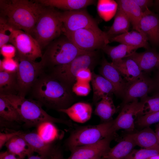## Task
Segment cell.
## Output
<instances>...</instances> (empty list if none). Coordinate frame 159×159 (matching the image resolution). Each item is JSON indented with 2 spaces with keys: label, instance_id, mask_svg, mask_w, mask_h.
<instances>
[{
  "label": "cell",
  "instance_id": "3957f363",
  "mask_svg": "<svg viewBox=\"0 0 159 159\" xmlns=\"http://www.w3.org/2000/svg\"><path fill=\"white\" fill-rule=\"evenodd\" d=\"M17 111L22 122L29 127L37 126L45 121L63 124L71 126L70 122L53 117L42 108L36 100L27 99L18 95H3Z\"/></svg>",
  "mask_w": 159,
  "mask_h": 159
},
{
  "label": "cell",
  "instance_id": "f35d334b",
  "mask_svg": "<svg viewBox=\"0 0 159 159\" xmlns=\"http://www.w3.org/2000/svg\"><path fill=\"white\" fill-rule=\"evenodd\" d=\"M91 90L89 83L76 81L73 85L72 90L76 95L81 96L87 95Z\"/></svg>",
  "mask_w": 159,
  "mask_h": 159
},
{
  "label": "cell",
  "instance_id": "c3c4849f",
  "mask_svg": "<svg viewBox=\"0 0 159 159\" xmlns=\"http://www.w3.org/2000/svg\"><path fill=\"white\" fill-rule=\"evenodd\" d=\"M158 72L156 79L155 81V87H157L158 90H159V69H158Z\"/></svg>",
  "mask_w": 159,
  "mask_h": 159
},
{
  "label": "cell",
  "instance_id": "f5cc1de1",
  "mask_svg": "<svg viewBox=\"0 0 159 159\" xmlns=\"http://www.w3.org/2000/svg\"><path fill=\"white\" fill-rule=\"evenodd\" d=\"M157 9H158V10H159V4L158 6V7L157 8Z\"/></svg>",
  "mask_w": 159,
  "mask_h": 159
},
{
  "label": "cell",
  "instance_id": "8fae6325",
  "mask_svg": "<svg viewBox=\"0 0 159 159\" xmlns=\"http://www.w3.org/2000/svg\"><path fill=\"white\" fill-rule=\"evenodd\" d=\"M60 16L63 25L62 34L84 29L103 32L85 9L61 12Z\"/></svg>",
  "mask_w": 159,
  "mask_h": 159
},
{
  "label": "cell",
  "instance_id": "cb8c5ba5",
  "mask_svg": "<svg viewBox=\"0 0 159 159\" xmlns=\"http://www.w3.org/2000/svg\"><path fill=\"white\" fill-rule=\"evenodd\" d=\"M93 91V101L97 103L104 97L111 96L114 94L111 84L101 75L92 73L91 81Z\"/></svg>",
  "mask_w": 159,
  "mask_h": 159
},
{
  "label": "cell",
  "instance_id": "ab89813d",
  "mask_svg": "<svg viewBox=\"0 0 159 159\" xmlns=\"http://www.w3.org/2000/svg\"><path fill=\"white\" fill-rule=\"evenodd\" d=\"M9 25L5 19L0 17V47L9 42L10 37Z\"/></svg>",
  "mask_w": 159,
  "mask_h": 159
},
{
  "label": "cell",
  "instance_id": "f546056e",
  "mask_svg": "<svg viewBox=\"0 0 159 159\" xmlns=\"http://www.w3.org/2000/svg\"><path fill=\"white\" fill-rule=\"evenodd\" d=\"M0 93L3 95H18L16 72H0Z\"/></svg>",
  "mask_w": 159,
  "mask_h": 159
},
{
  "label": "cell",
  "instance_id": "2e32d148",
  "mask_svg": "<svg viewBox=\"0 0 159 159\" xmlns=\"http://www.w3.org/2000/svg\"><path fill=\"white\" fill-rule=\"evenodd\" d=\"M140 29L152 44L159 45V17L149 8L143 13Z\"/></svg>",
  "mask_w": 159,
  "mask_h": 159
},
{
  "label": "cell",
  "instance_id": "1f68e13d",
  "mask_svg": "<svg viewBox=\"0 0 159 159\" xmlns=\"http://www.w3.org/2000/svg\"><path fill=\"white\" fill-rule=\"evenodd\" d=\"M138 49L137 47L121 44L115 46L107 44L102 49L111 58L112 61H113L125 58Z\"/></svg>",
  "mask_w": 159,
  "mask_h": 159
},
{
  "label": "cell",
  "instance_id": "7c38bea8",
  "mask_svg": "<svg viewBox=\"0 0 159 159\" xmlns=\"http://www.w3.org/2000/svg\"><path fill=\"white\" fill-rule=\"evenodd\" d=\"M120 113L113 120L112 127V132L116 133L121 129L133 131L135 128V121L139 115H142L143 105L138 99L124 105Z\"/></svg>",
  "mask_w": 159,
  "mask_h": 159
},
{
  "label": "cell",
  "instance_id": "4316f807",
  "mask_svg": "<svg viewBox=\"0 0 159 159\" xmlns=\"http://www.w3.org/2000/svg\"><path fill=\"white\" fill-rule=\"evenodd\" d=\"M117 111L112 97L107 96L103 97L96 103L94 113L102 122H105L112 120V116Z\"/></svg>",
  "mask_w": 159,
  "mask_h": 159
},
{
  "label": "cell",
  "instance_id": "f1b7e54d",
  "mask_svg": "<svg viewBox=\"0 0 159 159\" xmlns=\"http://www.w3.org/2000/svg\"><path fill=\"white\" fill-rule=\"evenodd\" d=\"M130 21L126 14L118 8L113 24L106 33L110 38L129 32Z\"/></svg>",
  "mask_w": 159,
  "mask_h": 159
},
{
  "label": "cell",
  "instance_id": "4dcf8cb0",
  "mask_svg": "<svg viewBox=\"0 0 159 159\" xmlns=\"http://www.w3.org/2000/svg\"><path fill=\"white\" fill-rule=\"evenodd\" d=\"M37 133L45 143L49 144L58 139L59 132L53 123L45 121L37 126Z\"/></svg>",
  "mask_w": 159,
  "mask_h": 159
},
{
  "label": "cell",
  "instance_id": "db71d44e",
  "mask_svg": "<svg viewBox=\"0 0 159 159\" xmlns=\"http://www.w3.org/2000/svg\"><path fill=\"white\" fill-rule=\"evenodd\" d=\"M158 69H159V67H158Z\"/></svg>",
  "mask_w": 159,
  "mask_h": 159
},
{
  "label": "cell",
  "instance_id": "ac0fdd59",
  "mask_svg": "<svg viewBox=\"0 0 159 159\" xmlns=\"http://www.w3.org/2000/svg\"><path fill=\"white\" fill-rule=\"evenodd\" d=\"M126 57L133 60L143 72L149 73L159 67V53L153 50L140 53L135 51Z\"/></svg>",
  "mask_w": 159,
  "mask_h": 159
},
{
  "label": "cell",
  "instance_id": "d4e9b609",
  "mask_svg": "<svg viewBox=\"0 0 159 159\" xmlns=\"http://www.w3.org/2000/svg\"><path fill=\"white\" fill-rule=\"evenodd\" d=\"M136 145L128 134L112 148L102 158V159H125Z\"/></svg>",
  "mask_w": 159,
  "mask_h": 159
},
{
  "label": "cell",
  "instance_id": "ba28073f",
  "mask_svg": "<svg viewBox=\"0 0 159 159\" xmlns=\"http://www.w3.org/2000/svg\"><path fill=\"white\" fill-rule=\"evenodd\" d=\"M19 67L16 72L18 95L25 97L42 72L44 68L40 61H32L16 54Z\"/></svg>",
  "mask_w": 159,
  "mask_h": 159
},
{
  "label": "cell",
  "instance_id": "8992f818",
  "mask_svg": "<svg viewBox=\"0 0 159 159\" xmlns=\"http://www.w3.org/2000/svg\"><path fill=\"white\" fill-rule=\"evenodd\" d=\"M98 59L96 51L88 52L77 56L67 64L53 67L51 75L72 89L78 71L84 68L91 69Z\"/></svg>",
  "mask_w": 159,
  "mask_h": 159
},
{
  "label": "cell",
  "instance_id": "e0dca14e",
  "mask_svg": "<svg viewBox=\"0 0 159 159\" xmlns=\"http://www.w3.org/2000/svg\"><path fill=\"white\" fill-rule=\"evenodd\" d=\"M123 77L127 84L130 83L142 77L144 73L132 59L126 57L112 61L111 62Z\"/></svg>",
  "mask_w": 159,
  "mask_h": 159
},
{
  "label": "cell",
  "instance_id": "bcb514c9",
  "mask_svg": "<svg viewBox=\"0 0 159 159\" xmlns=\"http://www.w3.org/2000/svg\"><path fill=\"white\" fill-rule=\"evenodd\" d=\"M47 159H64L62 153L57 149H54Z\"/></svg>",
  "mask_w": 159,
  "mask_h": 159
},
{
  "label": "cell",
  "instance_id": "ee69618b",
  "mask_svg": "<svg viewBox=\"0 0 159 159\" xmlns=\"http://www.w3.org/2000/svg\"><path fill=\"white\" fill-rule=\"evenodd\" d=\"M141 9L143 12L153 4V1L152 0H134Z\"/></svg>",
  "mask_w": 159,
  "mask_h": 159
},
{
  "label": "cell",
  "instance_id": "836d02e7",
  "mask_svg": "<svg viewBox=\"0 0 159 159\" xmlns=\"http://www.w3.org/2000/svg\"><path fill=\"white\" fill-rule=\"evenodd\" d=\"M0 116L7 121L22 122L15 108L1 95H0Z\"/></svg>",
  "mask_w": 159,
  "mask_h": 159
},
{
  "label": "cell",
  "instance_id": "9c48e42d",
  "mask_svg": "<svg viewBox=\"0 0 159 159\" xmlns=\"http://www.w3.org/2000/svg\"><path fill=\"white\" fill-rule=\"evenodd\" d=\"M62 34L78 48L87 52L102 49L110 42L106 32H99L89 29H80Z\"/></svg>",
  "mask_w": 159,
  "mask_h": 159
},
{
  "label": "cell",
  "instance_id": "4fadbf2b",
  "mask_svg": "<svg viewBox=\"0 0 159 159\" xmlns=\"http://www.w3.org/2000/svg\"><path fill=\"white\" fill-rule=\"evenodd\" d=\"M115 135L107 137L94 143L77 147L70 150L71 154L67 159H84L97 157L102 158L110 149L112 141Z\"/></svg>",
  "mask_w": 159,
  "mask_h": 159
},
{
  "label": "cell",
  "instance_id": "8d00e7d4",
  "mask_svg": "<svg viewBox=\"0 0 159 159\" xmlns=\"http://www.w3.org/2000/svg\"><path fill=\"white\" fill-rule=\"evenodd\" d=\"M159 154V151L145 148L133 149L125 159H148L150 157Z\"/></svg>",
  "mask_w": 159,
  "mask_h": 159
},
{
  "label": "cell",
  "instance_id": "7bdbcfd3",
  "mask_svg": "<svg viewBox=\"0 0 159 159\" xmlns=\"http://www.w3.org/2000/svg\"><path fill=\"white\" fill-rule=\"evenodd\" d=\"M21 132L20 131L11 132H0V149L5 145L13 137L18 135Z\"/></svg>",
  "mask_w": 159,
  "mask_h": 159
},
{
  "label": "cell",
  "instance_id": "603a6c76",
  "mask_svg": "<svg viewBox=\"0 0 159 159\" xmlns=\"http://www.w3.org/2000/svg\"><path fill=\"white\" fill-rule=\"evenodd\" d=\"M37 1L44 6L56 8L65 10L73 11L85 9L95 4L93 0H38Z\"/></svg>",
  "mask_w": 159,
  "mask_h": 159
},
{
  "label": "cell",
  "instance_id": "b9f144b4",
  "mask_svg": "<svg viewBox=\"0 0 159 159\" xmlns=\"http://www.w3.org/2000/svg\"><path fill=\"white\" fill-rule=\"evenodd\" d=\"M0 48V53L4 58H14L16 57L17 50L12 44H5Z\"/></svg>",
  "mask_w": 159,
  "mask_h": 159
},
{
  "label": "cell",
  "instance_id": "681fc988",
  "mask_svg": "<svg viewBox=\"0 0 159 159\" xmlns=\"http://www.w3.org/2000/svg\"><path fill=\"white\" fill-rule=\"evenodd\" d=\"M155 132L159 142V122L156 126Z\"/></svg>",
  "mask_w": 159,
  "mask_h": 159
},
{
  "label": "cell",
  "instance_id": "30bf717a",
  "mask_svg": "<svg viewBox=\"0 0 159 159\" xmlns=\"http://www.w3.org/2000/svg\"><path fill=\"white\" fill-rule=\"evenodd\" d=\"M9 42L17 50L16 54L28 59L35 61L41 58L42 49L37 40L30 34L22 31L14 29L9 26Z\"/></svg>",
  "mask_w": 159,
  "mask_h": 159
},
{
  "label": "cell",
  "instance_id": "e575fe53",
  "mask_svg": "<svg viewBox=\"0 0 159 159\" xmlns=\"http://www.w3.org/2000/svg\"><path fill=\"white\" fill-rule=\"evenodd\" d=\"M143 105L141 115L159 111V92L152 96L148 95L140 98Z\"/></svg>",
  "mask_w": 159,
  "mask_h": 159
},
{
  "label": "cell",
  "instance_id": "52a82bcc",
  "mask_svg": "<svg viewBox=\"0 0 159 159\" xmlns=\"http://www.w3.org/2000/svg\"><path fill=\"white\" fill-rule=\"evenodd\" d=\"M113 120L96 125L78 127L72 132L68 138L67 146L71 150L95 143L107 137L115 135L112 130Z\"/></svg>",
  "mask_w": 159,
  "mask_h": 159
},
{
  "label": "cell",
  "instance_id": "83f0119b",
  "mask_svg": "<svg viewBox=\"0 0 159 159\" xmlns=\"http://www.w3.org/2000/svg\"><path fill=\"white\" fill-rule=\"evenodd\" d=\"M5 145L8 151L21 159H24L26 157L28 158L34 153L27 142L18 135L13 137Z\"/></svg>",
  "mask_w": 159,
  "mask_h": 159
},
{
  "label": "cell",
  "instance_id": "f907efd6",
  "mask_svg": "<svg viewBox=\"0 0 159 159\" xmlns=\"http://www.w3.org/2000/svg\"><path fill=\"white\" fill-rule=\"evenodd\" d=\"M148 159H159V154L152 156Z\"/></svg>",
  "mask_w": 159,
  "mask_h": 159
},
{
  "label": "cell",
  "instance_id": "5b68a950",
  "mask_svg": "<svg viewBox=\"0 0 159 159\" xmlns=\"http://www.w3.org/2000/svg\"><path fill=\"white\" fill-rule=\"evenodd\" d=\"M61 12L54 8H45L40 16L31 35L41 49L62 34Z\"/></svg>",
  "mask_w": 159,
  "mask_h": 159
},
{
  "label": "cell",
  "instance_id": "277c9868",
  "mask_svg": "<svg viewBox=\"0 0 159 159\" xmlns=\"http://www.w3.org/2000/svg\"><path fill=\"white\" fill-rule=\"evenodd\" d=\"M47 46L40 61L44 67H52L67 64L77 56L89 52L78 48L63 34Z\"/></svg>",
  "mask_w": 159,
  "mask_h": 159
},
{
  "label": "cell",
  "instance_id": "7402d4cb",
  "mask_svg": "<svg viewBox=\"0 0 159 159\" xmlns=\"http://www.w3.org/2000/svg\"><path fill=\"white\" fill-rule=\"evenodd\" d=\"M110 42H117L120 44L137 47L138 48H149L148 39L143 32L137 31L128 32L115 36L110 39Z\"/></svg>",
  "mask_w": 159,
  "mask_h": 159
},
{
  "label": "cell",
  "instance_id": "816d5d0a",
  "mask_svg": "<svg viewBox=\"0 0 159 159\" xmlns=\"http://www.w3.org/2000/svg\"><path fill=\"white\" fill-rule=\"evenodd\" d=\"M102 159V158L100 157H97L93 158H87V159Z\"/></svg>",
  "mask_w": 159,
  "mask_h": 159
},
{
  "label": "cell",
  "instance_id": "ffe728a7",
  "mask_svg": "<svg viewBox=\"0 0 159 159\" xmlns=\"http://www.w3.org/2000/svg\"><path fill=\"white\" fill-rule=\"evenodd\" d=\"M136 145L159 151V142L155 132L149 127L135 133L128 134Z\"/></svg>",
  "mask_w": 159,
  "mask_h": 159
},
{
  "label": "cell",
  "instance_id": "d6986e66",
  "mask_svg": "<svg viewBox=\"0 0 159 159\" xmlns=\"http://www.w3.org/2000/svg\"><path fill=\"white\" fill-rule=\"evenodd\" d=\"M92 110V106L90 104L79 102L58 111L65 113L74 122L84 123L90 118Z\"/></svg>",
  "mask_w": 159,
  "mask_h": 159
},
{
  "label": "cell",
  "instance_id": "7dc6e473",
  "mask_svg": "<svg viewBox=\"0 0 159 159\" xmlns=\"http://www.w3.org/2000/svg\"><path fill=\"white\" fill-rule=\"evenodd\" d=\"M47 158L40 155H32L28 158L27 159H47Z\"/></svg>",
  "mask_w": 159,
  "mask_h": 159
},
{
  "label": "cell",
  "instance_id": "5bb4252c",
  "mask_svg": "<svg viewBox=\"0 0 159 159\" xmlns=\"http://www.w3.org/2000/svg\"><path fill=\"white\" fill-rule=\"evenodd\" d=\"M155 85V82L144 75L141 78L130 84H127L121 106L135 100L148 95Z\"/></svg>",
  "mask_w": 159,
  "mask_h": 159
},
{
  "label": "cell",
  "instance_id": "d6a6232c",
  "mask_svg": "<svg viewBox=\"0 0 159 159\" xmlns=\"http://www.w3.org/2000/svg\"><path fill=\"white\" fill-rule=\"evenodd\" d=\"M118 5L113 0H99L97 1V10L100 17L105 21L110 20L117 11Z\"/></svg>",
  "mask_w": 159,
  "mask_h": 159
},
{
  "label": "cell",
  "instance_id": "d590c367",
  "mask_svg": "<svg viewBox=\"0 0 159 159\" xmlns=\"http://www.w3.org/2000/svg\"><path fill=\"white\" fill-rule=\"evenodd\" d=\"M157 122H159V111L139 115L135 121V125L140 128H144Z\"/></svg>",
  "mask_w": 159,
  "mask_h": 159
},
{
  "label": "cell",
  "instance_id": "484cf974",
  "mask_svg": "<svg viewBox=\"0 0 159 159\" xmlns=\"http://www.w3.org/2000/svg\"><path fill=\"white\" fill-rule=\"evenodd\" d=\"M18 135L28 143L34 152L48 158L53 150L51 144L44 142L37 132H21Z\"/></svg>",
  "mask_w": 159,
  "mask_h": 159
},
{
  "label": "cell",
  "instance_id": "6da1fadb",
  "mask_svg": "<svg viewBox=\"0 0 159 159\" xmlns=\"http://www.w3.org/2000/svg\"><path fill=\"white\" fill-rule=\"evenodd\" d=\"M43 6L37 0H0V16L11 27L31 35Z\"/></svg>",
  "mask_w": 159,
  "mask_h": 159
},
{
  "label": "cell",
  "instance_id": "44dd1931",
  "mask_svg": "<svg viewBox=\"0 0 159 159\" xmlns=\"http://www.w3.org/2000/svg\"><path fill=\"white\" fill-rule=\"evenodd\" d=\"M118 8L121 10L129 19L133 29L142 32L140 29V23L143 15V11L134 0H116Z\"/></svg>",
  "mask_w": 159,
  "mask_h": 159
},
{
  "label": "cell",
  "instance_id": "f6af8a7d",
  "mask_svg": "<svg viewBox=\"0 0 159 159\" xmlns=\"http://www.w3.org/2000/svg\"><path fill=\"white\" fill-rule=\"evenodd\" d=\"M0 159H21L15 155L8 151L1 152L0 153Z\"/></svg>",
  "mask_w": 159,
  "mask_h": 159
},
{
  "label": "cell",
  "instance_id": "60d3db41",
  "mask_svg": "<svg viewBox=\"0 0 159 159\" xmlns=\"http://www.w3.org/2000/svg\"><path fill=\"white\" fill-rule=\"evenodd\" d=\"M92 73L89 68H84L80 69L76 76V81L89 83L92 78Z\"/></svg>",
  "mask_w": 159,
  "mask_h": 159
},
{
  "label": "cell",
  "instance_id": "9a60e30c",
  "mask_svg": "<svg viewBox=\"0 0 159 159\" xmlns=\"http://www.w3.org/2000/svg\"><path fill=\"white\" fill-rule=\"evenodd\" d=\"M100 73L112 85L114 89V94L123 98L127 83L118 70L104 57L102 60Z\"/></svg>",
  "mask_w": 159,
  "mask_h": 159
},
{
  "label": "cell",
  "instance_id": "7a4b0ae2",
  "mask_svg": "<svg viewBox=\"0 0 159 159\" xmlns=\"http://www.w3.org/2000/svg\"><path fill=\"white\" fill-rule=\"evenodd\" d=\"M31 90L36 101L58 111L69 107L74 100L72 89L51 75L42 73Z\"/></svg>",
  "mask_w": 159,
  "mask_h": 159
},
{
  "label": "cell",
  "instance_id": "74e56055",
  "mask_svg": "<svg viewBox=\"0 0 159 159\" xmlns=\"http://www.w3.org/2000/svg\"><path fill=\"white\" fill-rule=\"evenodd\" d=\"M19 67L17 60L14 58H4L0 60V71L10 73H16Z\"/></svg>",
  "mask_w": 159,
  "mask_h": 159
}]
</instances>
